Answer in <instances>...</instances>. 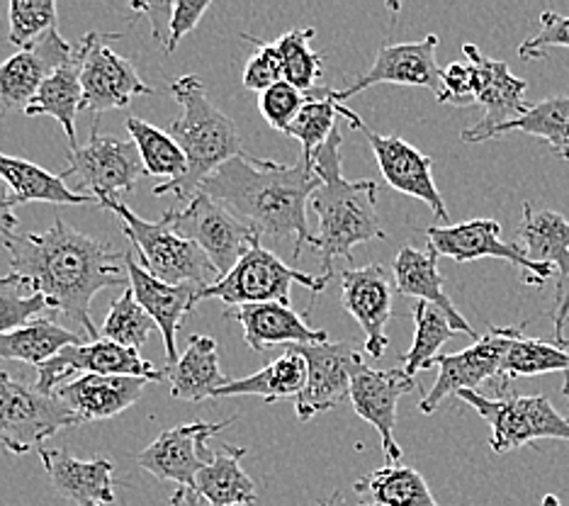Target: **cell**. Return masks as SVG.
I'll list each match as a JSON object with an SVG mask.
<instances>
[{
  "label": "cell",
  "instance_id": "cell-1",
  "mask_svg": "<svg viewBox=\"0 0 569 506\" xmlns=\"http://www.w3.org/2000/svg\"><path fill=\"white\" fill-rule=\"evenodd\" d=\"M6 249L10 268L47 297L51 311L71 321L86 341H98L100 331L90 319V302L106 288L127 285V251L88 237L63 219L44 231L16 234Z\"/></svg>",
  "mask_w": 569,
  "mask_h": 506
},
{
  "label": "cell",
  "instance_id": "cell-2",
  "mask_svg": "<svg viewBox=\"0 0 569 506\" xmlns=\"http://www.w3.org/2000/svg\"><path fill=\"white\" fill-rule=\"evenodd\" d=\"M319 186L321 178L312 161L300 159L288 166L241 151L207 176L200 190L229 207L261 237L292 239V256L300 258L305 244L317 249V237L307 225V207Z\"/></svg>",
  "mask_w": 569,
  "mask_h": 506
},
{
  "label": "cell",
  "instance_id": "cell-3",
  "mask_svg": "<svg viewBox=\"0 0 569 506\" xmlns=\"http://www.w3.org/2000/svg\"><path fill=\"white\" fill-rule=\"evenodd\" d=\"M341 145L343 132L341 127H336L327 145L312 159L321 186L309 200V207L319 217L317 251L325 278L333 276L336 258L351 261L353 246L387 237L378 215V183L343 178Z\"/></svg>",
  "mask_w": 569,
  "mask_h": 506
},
{
  "label": "cell",
  "instance_id": "cell-4",
  "mask_svg": "<svg viewBox=\"0 0 569 506\" xmlns=\"http://www.w3.org/2000/svg\"><path fill=\"white\" fill-rule=\"evenodd\" d=\"M168 93L180 106V117H176L168 125V135L183 149L188 159V171L183 178L153 186V195L171 192L176 195L178 207H183L196 198V192L200 190L207 176L234 159L243 149L234 120L214 106L204 83L200 81V76H180L168 88Z\"/></svg>",
  "mask_w": 569,
  "mask_h": 506
},
{
  "label": "cell",
  "instance_id": "cell-5",
  "mask_svg": "<svg viewBox=\"0 0 569 506\" xmlns=\"http://www.w3.org/2000/svg\"><path fill=\"white\" fill-rule=\"evenodd\" d=\"M100 207L122 219L127 239L139 254V266L153 278L168 285H196L200 292L222 278L200 246L176 231L168 212L159 222H147L120 200H106Z\"/></svg>",
  "mask_w": 569,
  "mask_h": 506
},
{
  "label": "cell",
  "instance_id": "cell-6",
  "mask_svg": "<svg viewBox=\"0 0 569 506\" xmlns=\"http://www.w3.org/2000/svg\"><path fill=\"white\" fill-rule=\"evenodd\" d=\"M462 401L480 414L489 424L491 438L489 446L499 456L511 450H519L533 440L555 438L569 440V421L552 407V401L542 395L528 397L516 393H499V397H485L475 389L458 393Z\"/></svg>",
  "mask_w": 569,
  "mask_h": 506
},
{
  "label": "cell",
  "instance_id": "cell-7",
  "mask_svg": "<svg viewBox=\"0 0 569 506\" xmlns=\"http://www.w3.org/2000/svg\"><path fill=\"white\" fill-rule=\"evenodd\" d=\"M295 282L305 285V288L312 290L315 295H321L329 278L290 268L288 264H282L276 254L263 249L261 241H256L224 278H219L210 288L198 292V302L222 300L229 309L263 302L290 305V288Z\"/></svg>",
  "mask_w": 569,
  "mask_h": 506
},
{
  "label": "cell",
  "instance_id": "cell-8",
  "mask_svg": "<svg viewBox=\"0 0 569 506\" xmlns=\"http://www.w3.org/2000/svg\"><path fill=\"white\" fill-rule=\"evenodd\" d=\"M144 173L147 168L134 141H120L110 135H100L96 117L88 145L71 149L69 166L59 176L63 183L71 180L73 192L90 195L100 205L132 192Z\"/></svg>",
  "mask_w": 569,
  "mask_h": 506
},
{
  "label": "cell",
  "instance_id": "cell-9",
  "mask_svg": "<svg viewBox=\"0 0 569 506\" xmlns=\"http://www.w3.org/2000/svg\"><path fill=\"white\" fill-rule=\"evenodd\" d=\"M79 424V417L57 395H42L0 370V446L6 450L18 456L40 450L47 438Z\"/></svg>",
  "mask_w": 569,
  "mask_h": 506
},
{
  "label": "cell",
  "instance_id": "cell-10",
  "mask_svg": "<svg viewBox=\"0 0 569 506\" xmlns=\"http://www.w3.org/2000/svg\"><path fill=\"white\" fill-rule=\"evenodd\" d=\"M166 212L171 217L176 231L196 241L222 278L256 241L263 239L253 227L241 222L229 207L212 200L202 190H198L188 205L171 207Z\"/></svg>",
  "mask_w": 569,
  "mask_h": 506
},
{
  "label": "cell",
  "instance_id": "cell-11",
  "mask_svg": "<svg viewBox=\"0 0 569 506\" xmlns=\"http://www.w3.org/2000/svg\"><path fill=\"white\" fill-rule=\"evenodd\" d=\"M523 334V327H489V331L480 339L472 341V346L462 348L460 354H441L433 366L438 368V378L419 401V409L423 414H433L443 405L446 397L458 395L462 389H475L491 383L501 370V360L516 336Z\"/></svg>",
  "mask_w": 569,
  "mask_h": 506
},
{
  "label": "cell",
  "instance_id": "cell-12",
  "mask_svg": "<svg viewBox=\"0 0 569 506\" xmlns=\"http://www.w3.org/2000/svg\"><path fill=\"white\" fill-rule=\"evenodd\" d=\"M429 249L438 256H448L458 264L480 261V258H501L521 268V278L528 285L540 288L542 282L552 278L555 266L536 264L523 254L521 246L507 244L501 239V227L495 219H470V222L448 225V227H426Z\"/></svg>",
  "mask_w": 569,
  "mask_h": 506
},
{
  "label": "cell",
  "instance_id": "cell-13",
  "mask_svg": "<svg viewBox=\"0 0 569 506\" xmlns=\"http://www.w3.org/2000/svg\"><path fill=\"white\" fill-rule=\"evenodd\" d=\"M237 417L224 421H192L166 428L159 438L144 450L137 453V465L161 483H176L180 487L196 489V479L202 467L212 463L214 453L207 448V440L222 434Z\"/></svg>",
  "mask_w": 569,
  "mask_h": 506
},
{
  "label": "cell",
  "instance_id": "cell-14",
  "mask_svg": "<svg viewBox=\"0 0 569 506\" xmlns=\"http://www.w3.org/2000/svg\"><path fill=\"white\" fill-rule=\"evenodd\" d=\"M307 360V380L300 397L295 399L297 419L309 421L317 414L331 411L351 397V380L363 356L351 341H327L288 346Z\"/></svg>",
  "mask_w": 569,
  "mask_h": 506
},
{
  "label": "cell",
  "instance_id": "cell-15",
  "mask_svg": "<svg viewBox=\"0 0 569 506\" xmlns=\"http://www.w3.org/2000/svg\"><path fill=\"white\" fill-rule=\"evenodd\" d=\"M127 375V378H141L159 383L168 378L166 368H157L153 363L139 356V350L124 348L108 339L86 341L63 348L59 356L37 368V389L42 395H54V389L63 385L71 375Z\"/></svg>",
  "mask_w": 569,
  "mask_h": 506
},
{
  "label": "cell",
  "instance_id": "cell-16",
  "mask_svg": "<svg viewBox=\"0 0 569 506\" xmlns=\"http://www.w3.org/2000/svg\"><path fill=\"white\" fill-rule=\"evenodd\" d=\"M462 54L475 71L477 102L485 108L482 120L462 129V141L468 145H480V141L495 139L499 129L509 122H516L528 112L526 102V81L513 76L503 61L485 57L475 44H462Z\"/></svg>",
  "mask_w": 569,
  "mask_h": 506
},
{
  "label": "cell",
  "instance_id": "cell-17",
  "mask_svg": "<svg viewBox=\"0 0 569 506\" xmlns=\"http://www.w3.org/2000/svg\"><path fill=\"white\" fill-rule=\"evenodd\" d=\"M118 32H88L86 59L81 71L83 102L81 110L102 115L108 110L127 108L137 96H151L153 90L141 81L137 69L124 57L110 49L112 39H120Z\"/></svg>",
  "mask_w": 569,
  "mask_h": 506
},
{
  "label": "cell",
  "instance_id": "cell-18",
  "mask_svg": "<svg viewBox=\"0 0 569 506\" xmlns=\"http://www.w3.org/2000/svg\"><path fill=\"white\" fill-rule=\"evenodd\" d=\"M441 39L438 34H429L419 42H402V44H382L378 57H375L368 73L356 76L353 83L343 90H333V98L343 102L366 88L392 83V86H417L429 88L438 96L441 93V76L443 69L436 61V47Z\"/></svg>",
  "mask_w": 569,
  "mask_h": 506
},
{
  "label": "cell",
  "instance_id": "cell-19",
  "mask_svg": "<svg viewBox=\"0 0 569 506\" xmlns=\"http://www.w3.org/2000/svg\"><path fill=\"white\" fill-rule=\"evenodd\" d=\"M411 389H417V378H409L402 368L378 370L366 366V360H360L353 373L348 401L353 405L358 417L380 434L382 450L390 463L402 460V448L395 438L397 405Z\"/></svg>",
  "mask_w": 569,
  "mask_h": 506
},
{
  "label": "cell",
  "instance_id": "cell-20",
  "mask_svg": "<svg viewBox=\"0 0 569 506\" xmlns=\"http://www.w3.org/2000/svg\"><path fill=\"white\" fill-rule=\"evenodd\" d=\"M363 132L387 183L395 190L409 195V198H417L429 205L438 222H443V227H448L450 215L443 202V195L438 192L433 183L431 156H426L417 147H411L409 141H405L399 135H378L368 127Z\"/></svg>",
  "mask_w": 569,
  "mask_h": 506
},
{
  "label": "cell",
  "instance_id": "cell-21",
  "mask_svg": "<svg viewBox=\"0 0 569 506\" xmlns=\"http://www.w3.org/2000/svg\"><path fill=\"white\" fill-rule=\"evenodd\" d=\"M392 280L380 264L363 268H346L341 272V300L366 334V350L370 358H382L387 344V321L392 319Z\"/></svg>",
  "mask_w": 569,
  "mask_h": 506
},
{
  "label": "cell",
  "instance_id": "cell-22",
  "mask_svg": "<svg viewBox=\"0 0 569 506\" xmlns=\"http://www.w3.org/2000/svg\"><path fill=\"white\" fill-rule=\"evenodd\" d=\"M73 49L76 44L67 42L57 28L34 47L22 49L0 63V115L12 110L24 112L47 78L73 57Z\"/></svg>",
  "mask_w": 569,
  "mask_h": 506
},
{
  "label": "cell",
  "instance_id": "cell-23",
  "mask_svg": "<svg viewBox=\"0 0 569 506\" xmlns=\"http://www.w3.org/2000/svg\"><path fill=\"white\" fill-rule=\"evenodd\" d=\"M127 276H129V288L134 292V300L139 307L147 311V315L157 324V329L163 336L166 346V360L168 368L178 363V341L176 336L180 331V324L188 311L198 305V288L196 285H168L159 278H153L139 264H134L132 254L127 251L124 256Z\"/></svg>",
  "mask_w": 569,
  "mask_h": 506
},
{
  "label": "cell",
  "instance_id": "cell-24",
  "mask_svg": "<svg viewBox=\"0 0 569 506\" xmlns=\"http://www.w3.org/2000/svg\"><path fill=\"white\" fill-rule=\"evenodd\" d=\"M149 380L127 378V375H79L63 383L54 395L67 405L81 424L112 419L129 409L144 395Z\"/></svg>",
  "mask_w": 569,
  "mask_h": 506
},
{
  "label": "cell",
  "instance_id": "cell-25",
  "mask_svg": "<svg viewBox=\"0 0 569 506\" xmlns=\"http://www.w3.org/2000/svg\"><path fill=\"white\" fill-rule=\"evenodd\" d=\"M51 485L71 506H112L114 465L108 458L81 460L67 450H37Z\"/></svg>",
  "mask_w": 569,
  "mask_h": 506
},
{
  "label": "cell",
  "instance_id": "cell-26",
  "mask_svg": "<svg viewBox=\"0 0 569 506\" xmlns=\"http://www.w3.org/2000/svg\"><path fill=\"white\" fill-rule=\"evenodd\" d=\"M224 317L241 324L246 344L258 354L268 346H307L329 341V334L325 329H312L290 305L282 302L241 305L227 309Z\"/></svg>",
  "mask_w": 569,
  "mask_h": 506
},
{
  "label": "cell",
  "instance_id": "cell-27",
  "mask_svg": "<svg viewBox=\"0 0 569 506\" xmlns=\"http://www.w3.org/2000/svg\"><path fill=\"white\" fill-rule=\"evenodd\" d=\"M438 258L441 256L431 249L419 251L413 246H402L392 266L397 290L405 297H417L419 302L438 307L448 317L452 329L458 334L472 336V341H477L480 336L472 329V324L460 315L458 307L452 305L448 292L443 290V276L438 272Z\"/></svg>",
  "mask_w": 569,
  "mask_h": 506
},
{
  "label": "cell",
  "instance_id": "cell-28",
  "mask_svg": "<svg viewBox=\"0 0 569 506\" xmlns=\"http://www.w3.org/2000/svg\"><path fill=\"white\" fill-rule=\"evenodd\" d=\"M83 59H86V39L76 42L73 57L61 63V67L51 73L42 88L37 90L32 102L24 108L28 117H54V120L63 127V132L69 137L71 149H79V139H76V112L81 110L83 102V83H81V71H83Z\"/></svg>",
  "mask_w": 569,
  "mask_h": 506
},
{
  "label": "cell",
  "instance_id": "cell-29",
  "mask_svg": "<svg viewBox=\"0 0 569 506\" xmlns=\"http://www.w3.org/2000/svg\"><path fill=\"white\" fill-rule=\"evenodd\" d=\"M171 383V397L183 401H202L214 397L229 380L219 368V346L212 336L192 334L188 350L178 358L176 366L166 368Z\"/></svg>",
  "mask_w": 569,
  "mask_h": 506
},
{
  "label": "cell",
  "instance_id": "cell-30",
  "mask_svg": "<svg viewBox=\"0 0 569 506\" xmlns=\"http://www.w3.org/2000/svg\"><path fill=\"white\" fill-rule=\"evenodd\" d=\"M516 246L536 264H548L560 270V282L569 280V222L555 210H536L523 202L521 225L516 229Z\"/></svg>",
  "mask_w": 569,
  "mask_h": 506
},
{
  "label": "cell",
  "instance_id": "cell-31",
  "mask_svg": "<svg viewBox=\"0 0 569 506\" xmlns=\"http://www.w3.org/2000/svg\"><path fill=\"white\" fill-rule=\"evenodd\" d=\"M358 506H441L417 467L387 463L353 485Z\"/></svg>",
  "mask_w": 569,
  "mask_h": 506
},
{
  "label": "cell",
  "instance_id": "cell-32",
  "mask_svg": "<svg viewBox=\"0 0 569 506\" xmlns=\"http://www.w3.org/2000/svg\"><path fill=\"white\" fill-rule=\"evenodd\" d=\"M246 448L224 446L196 479V495L207 506H249L256 502L253 479L243 473Z\"/></svg>",
  "mask_w": 569,
  "mask_h": 506
},
{
  "label": "cell",
  "instance_id": "cell-33",
  "mask_svg": "<svg viewBox=\"0 0 569 506\" xmlns=\"http://www.w3.org/2000/svg\"><path fill=\"white\" fill-rule=\"evenodd\" d=\"M305 380H307V360L297 354V350L288 348L278 360L268 363L263 370L249 375V378L229 380L222 389H217L214 397L253 395V397H261L270 405V401L300 397Z\"/></svg>",
  "mask_w": 569,
  "mask_h": 506
},
{
  "label": "cell",
  "instance_id": "cell-34",
  "mask_svg": "<svg viewBox=\"0 0 569 506\" xmlns=\"http://www.w3.org/2000/svg\"><path fill=\"white\" fill-rule=\"evenodd\" d=\"M76 344H86L79 331H71L57 321L40 317L16 331L0 336V358L20 360L40 368L54 356H59L63 348Z\"/></svg>",
  "mask_w": 569,
  "mask_h": 506
},
{
  "label": "cell",
  "instance_id": "cell-35",
  "mask_svg": "<svg viewBox=\"0 0 569 506\" xmlns=\"http://www.w3.org/2000/svg\"><path fill=\"white\" fill-rule=\"evenodd\" d=\"M336 120H346L353 129H366L363 120L353 110H348L333 98L331 88H315L309 93V102L288 129V137H295L302 145V159H315V153L333 135Z\"/></svg>",
  "mask_w": 569,
  "mask_h": 506
},
{
  "label": "cell",
  "instance_id": "cell-36",
  "mask_svg": "<svg viewBox=\"0 0 569 506\" xmlns=\"http://www.w3.org/2000/svg\"><path fill=\"white\" fill-rule=\"evenodd\" d=\"M0 176L8 180L12 192L18 195L20 205L22 202H51V205H86V202H98L90 195L73 192L63 183L61 176L49 173L47 168L16 159V156L0 153Z\"/></svg>",
  "mask_w": 569,
  "mask_h": 506
},
{
  "label": "cell",
  "instance_id": "cell-37",
  "mask_svg": "<svg viewBox=\"0 0 569 506\" xmlns=\"http://www.w3.org/2000/svg\"><path fill=\"white\" fill-rule=\"evenodd\" d=\"M546 373L569 375V350L558 344L528 339L526 334L516 336L507 356L501 360V370L497 375V393H507L509 383L516 378H536Z\"/></svg>",
  "mask_w": 569,
  "mask_h": 506
},
{
  "label": "cell",
  "instance_id": "cell-38",
  "mask_svg": "<svg viewBox=\"0 0 569 506\" xmlns=\"http://www.w3.org/2000/svg\"><path fill=\"white\" fill-rule=\"evenodd\" d=\"M511 132H523L548 141L555 156L569 161V96H552L536 102L519 120L503 125L497 137Z\"/></svg>",
  "mask_w": 569,
  "mask_h": 506
},
{
  "label": "cell",
  "instance_id": "cell-39",
  "mask_svg": "<svg viewBox=\"0 0 569 506\" xmlns=\"http://www.w3.org/2000/svg\"><path fill=\"white\" fill-rule=\"evenodd\" d=\"M413 317V344L402 356V370L413 378L421 370L433 368V360L441 356V348L458 331L450 327L441 309L429 302H417L411 309Z\"/></svg>",
  "mask_w": 569,
  "mask_h": 506
},
{
  "label": "cell",
  "instance_id": "cell-40",
  "mask_svg": "<svg viewBox=\"0 0 569 506\" xmlns=\"http://www.w3.org/2000/svg\"><path fill=\"white\" fill-rule=\"evenodd\" d=\"M127 132L137 145L149 176L168 180H178L186 176L188 159L171 135L144 122L141 117H127Z\"/></svg>",
  "mask_w": 569,
  "mask_h": 506
},
{
  "label": "cell",
  "instance_id": "cell-41",
  "mask_svg": "<svg viewBox=\"0 0 569 506\" xmlns=\"http://www.w3.org/2000/svg\"><path fill=\"white\" fill-rule=\"evenodd\" d=\"M312 28H297L280 34L273 47L282 63V81L312 93L317 88V78L321 76V54L312 49Z\"/></svg>",
  "mask_w": 569,
  "mask_h": 506
},
{
  "label": "cell",
  "instance_id": "cell-42",
  "mask_svg": "<svg viewBox=\"0 0 569 506\" xmlns=\"http://www.w3.org/2000/svg\"><path fill=\"white\" fill-rule=\"evenodd\" d=\"M153 329H157V324L139 307L132 288H124L118 300L110 305L108 317L102 321L100 339L137 350L149 341Z\"/></svg>",
  "mask_w": 569,
  "mask_h": 506
},
{
  "label": "cell",
  "instance_id": "cell-43",
  "mask_svg": "<svg viewBox=\"0 0 569 506\" xmlns=\"http://www.w3.org/2000/svg\"><path fill=\"white\" fill-rule=\"evenodd\" d=\"M44 315H51L47 297L34 292L28 280L20 278L18 272H8L0 278V336Z\"/></svg>",
  "mask_w": 569,
  "mask_h": 506
},
{
  "label": "cell",
  "instance_id": "cell-44",
  "mask_svg": "<svg viewBox=\"0 0 569 506\" xmlns=\"http://www.w3.org/2000/svg\"><path fill=\"white\" fill-rule=\"evenodd\" d=\"M8 42L18 51L34 47L40 39L57 30V3L54 0H12L10 8Z\"/></svg>",
  "mask_w": 569,
  "mask_h": 506
},
{
  "label": "cell",
  "instance_id": "cell-45",
  "mask_svg": "<svg viewBox=\"0 0 569 506\" xmlns=\"http://www.w3.org/2000/svg\"><path fill=\"white\" fill-rule=\"evenodd\" d=\"M307 102H309V93L290 86L288 81H280L276 86H270L268 90H263L261 98H258V110H261L263 120L270 127L288 135V129L292 127L297 115L302 112Z\"/></svg>",
  "mask_w": 569,
  "mask_h": 506
},
{
  "label": "cell",
  "instance_id": "cell-46",
  "mask_svg": "<svg viewBox=\"0 0 569 506\" xmlns=\"http://www.w3.org/2000/svg\"><path fill=\"white\" fill-rule=\"evenodd\" d=\"M550 49H569V16H560L555 10L542 12L538 32L523 39L519 57L526 61L546 59Z\"/></svg>",
  "mask_w": 569,
  "mask_h": 506
},
{
  "label": "cell",
  "instance_id": "cell-47",
  "mask_svg": "<svg viewBox=\"0 0 569 506\" xmlns=\"http://www.w3.org/2000/svg\"><path fill=\"white\" fill-rule=\"evenodd\" d=\"M243 39L256 47V54L249 59L243 69V86L249 90H256V93H263L270 86H276L282 81V63L276 47L270 42H263V39L251 37V34H241Z\"/></svg>",
  "mask_w": 569,
  "mask_h": 506
},
{
  "label": "cell",
  "instance_id": "cell-48",
  "mask_svg": "<svg viewBox=\"0 0 569 506\" xmlns=\"http://www.w3.org/2000/svg\"><path fill=\"white\" fill-rule=\"evenodd\" d=\"M438 102L452 108H468L477 102L475 71L468 61H452L443 69L441 76V93L436 96Z\"/></svg>",
  "mask_w": 569,
  "mask_h": 506
},
{
  "label": "cell",
  "instance_id": "cell-49",
  "mask_svg": "<svg viewBox=\"0 0 569 506\" xmlns=\"http://www.w3.org/2000/svg\"><path fill=\"white\" fill-rule=\"evenodd\" d=\"M210 8H212V3H207V0H202V3H196V0H176L173 16H171V28H168V44H166L168 54L176 51L180 39L198 28L202 16Z\"/></svg>",
  "mask_w": 569,
  "mask_h": 506
},
{
  "label": "cell",
  "instance_id": "cell-50",
  "mask_svg": "<svg viewBox=\"0 0 569 506\" xmlns=\"http://www.w3.org/2000/svg\"><path fill=\"white\" fill-rule=\"evenodd\" d=\"M18 205H20L18 195L12 192L8 180L0 176V241L3 244H8L12 237H16V229H18L16 207Z\"/></svg>",
  "mask_w": 569,
  "mask_h": 506
},
{
  "label": "cell",
  "instance_id": "cell-51",
  "mask_svg": "<svg viewBox=\"0 0 569 506\" xmlns=\"http://www.w3.org/2000/svg\"><path fill=\"white\" fill-rule=\"evenodd\" d=\"M550 319H552V334H555V344L569 348V336L567 331V324H569V280L558 285V295H555V305L552 311H548Z\"/></svg>",
  "mask_w": 569,
  "mask_h": 506
},
{
  "label": "cell",
  "instance_id": "cell-52",
  "mask_svg": "<svg viewBox=\"0 0 569 506\" xmlns=\"http://www.w3.org/2000/svg\"><path fill=\"white\" fill-rule=\"evenodd\" d=\"M132 10L144 12V16L151 18V30H153V39L161 42L166 47V34H163V24L171 28V16H173V3H134L132 0Z\"/></svg>",
  "mask_w": 569,
  "mask_h": 506
},
{
  "label": "cell",
  "instance_id": "cell-53",
  "mask_svg": "<svg viewBox=\"0 0 569 506\" xmlns=\"http://www.w3.org/2000/svg\"><path fill=\"white\" fill-rule=\"evenodd\" d=\"M196 502H198L196 489H188V487H178L171 497V506H196Z\"/></svg>",
  "mask_w": 569,
  "mask_h": 506
},
{
  "label": "cell",
  "instance_id": "cell-54",
  "mask_svg": "<svg viewBox=\"0 0 569 506\" xmlns=\"http://www.w3.org/2000/svg\"><path fill=\"white\" fill-rule=\"evenodd\" d=\"M542 506H562V504L555 495H546V497H542Z\"/></svg>",
  "mask_w": 569,
  "mask_h": 506
},
{
  "label": "cell",
  "instance_id": "cell-55",
  "mask_svg": "<svg viewBox=\"0 0 569 506\" xmlns=\"http://www.w3.org/2000/svg\"><path fill=\"white\" fill-rule=\"evenodd\" d=\"M319 506H339V492H336V495H333L331 499H327V502H321Z\"/></svg>",
  "mask_w": 569,
  "mask_h": 506
},
{
  "label": "cell",
  "instance_id": "cell-56",
  "mask_svg": "<svg viewBox=\"0 0 569 506\" xmlns=\"http://www.w3.org/2000/svg\"><path fill=\"white\" fill-rule=\"evenodd\" d=\"M565 397L569 401V375H565Z\"/></svg>",
  "mask_w": 569,
  "mask_h": 506
},
{
  "label": "cell",
  "instance_id": "cell-57",
  "mask_svg": "<svg viewBox=\"0 0 569 506\" xmlns=\"http://www.w3.org/2000/svg\"><path fill=\"white\" fill-rule=\"evenodd\" d=\"M196 506H202V502H200V499H198V502H196Z\"/></svg>",
  "mask_w": 569,
  "mask_h": 506
}]
</instances>
